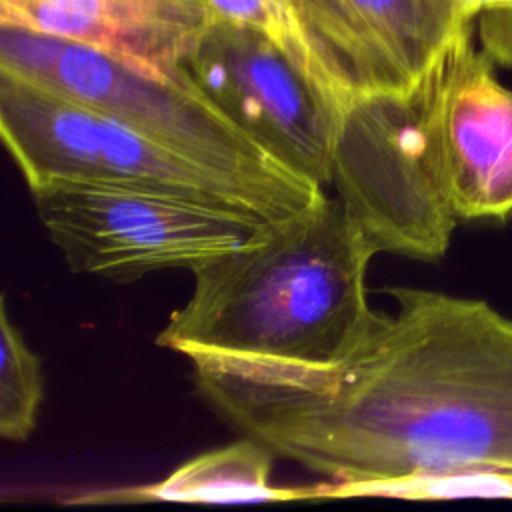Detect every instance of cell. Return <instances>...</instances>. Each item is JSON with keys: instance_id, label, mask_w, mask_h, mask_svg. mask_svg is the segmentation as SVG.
Listing matches in <instances>:
<instances>
[{"instance_id": "277c9868", "label": "cell", "mask_w": 512, "mask_h": 512, "mask_svg": "<svg viewBox=\"0 0 512 512\" xmlns=\"http://www.w3.org/2000/svg\"><path fill=\"white\" fill-rule=\"evenodd\" d=\"M430 74L408 92L360 96L342 110L330 184L376 254L436 260L456 228L442 182Z\"/></svg>"}, {"instance_id": "5b68a950", "label": "cell", "mask_w": 512, "mask_h": 512, "mask_svg": "<svg viewBox=\"0 0 512 512\" xmlns=\"http://www.w3.org/2000/svg\"><path fill=\"white\" fill-rule=\"evenodd\" d=\"M0 134L30 190L52 182L126 188L278 222L226 178L92 106L6 70H0Z\"/></svg>"}, {"instance_id": "7a4b0ae2", "label": "cell", "mask_w": 512, "mask_h": 512, "mask_svg": "<svg viewBox=\"0 0 512 512\" xmlns=\"http://www.w3.org/2000/svg\"><path fill=\"white\" fill-rule=\"evenodd\" d=\"M372 256L340 198L324 196L258 242L196 268L192 296L170 314L156 344L190 362H336L382 316L366 298Z\"/></svg>"}, {"instance_id": "5bb4252c", "label": "cell", "mask_w": 512, "mask_h": 512, "mask_svg": "<svg viewBox=\"0 0 512 512\" xmlns=\"http://www.w3.org/2000/svg\"><path fill=\"white\" fill-rule=\"evenodd\" d=\"M508 58H510V64H512V36H510V44H508Z\"/></svg>"}, {"instance_id": "4fadbf2b", "label": "cell", "mask_w": 512, "mask_h": 512, "mask_svg": "<svg viewBox=\"0 0 512 512\" xmlns=\"http://www.w3.org/2000/svg\"><path fill=\"white\" fill-rule=\"evenodd\" d=\"M478 14V34L482 50L494 54L512 32V0H456Z\"/></svg>"}, {"instance_id": "ba28073f", "label": "cell", "mask_w": 512, "mask_h": 512, "mask_svg": "<svg viewBox=\"0 0 512 512\" xmlns=\"http://www.w3.org/2000/svg\"><path fill=\"white\" fill-rule=\"evenodd\" d=\"M324 86L340 100L416 88L478 14L456 0H310Z\"/></svg>"}, {"instance_id": "8fae6325", "label": "cell", "mask_w": 512, "mask_h": 512, "mask_svg": "<svg viewBox=\"0 0 512 512\" xmlns=\"http://www.w3.org/2000/svg\"><path fill=\"white\" fill-rule=\"evenodd\" d=\"M272 450L246 438L194 456L166 478L132 488L94 492L70 502H284L320 498V486L284 488L270 482Z\"/></svg>"}, {"instance_id": "3957f363", "label": "cell", "mask_w": 512, "mask_h": 512, "mask_svg": "<svg viewBox=\"0 0 512 512\" xmlns=\"http://www.w3.org/2000/svg\"><path fill=\"white\" fill-rule=\"evenodd\" d=\"M0 70L92 106L162 148L214 172L258 200L274 220L292 218L326 194L230 122L186 78L160 80L98 50L0 26Z\"/></svg>"}, {"instance_id": "9c48e42d", "label": "cell", "mask_w": 512, "mask_h": 512, "mask_svg": "<svg viewBox=\"0 0 512 512\" xmlns=\"http://www.w3.org/2000/svg\"><path fill=\"white\" fill-rule=\"evenodd\" d=\"M462 36L432 70V102L446 196L462 220L512 216V88L494 60Z\"/></svg>"}, {"instance_id": "30bf717a", "label": "cell", "mask_w": 512, "mask_h": 512, "mask_svg": "<svg viewBox=\"0 0 512 512\" xmlns=\"http://www.w3.org/2000/svg\"><path fill=\"white\" fill-rule=\"evenodd\" d=\"M214 14L206 0H0V26L82 44L170 82L182 80Z\"/></svg>"}, {"instance_id": "8992f818", "label": "cell", "mask_w": 512, "mask_h": 512, "mask_svg": "<svg viewBox=\"0 0 512 512\" xmlns=\"http://www.w3.org/2000/svg\"><path fill=\"white\" fill-rule=\"evenodd\" d=\"M30 192L70 270L118 284L172 268L194 272L278 224L244 210L126 188L52 182Z\"/></svg>"}, {"instance_id": "6da1fadb", "label": "cell", "mask_w": 512, "mask_h": 512, "mask_svg": "<svg viewBox=\"0 0 512 512\" xmlns=\"http://www.w3.org/2000/svg\"><path fill=\"white\" fill-rule=\"evenodd\" d=\"M396 310L344 358L192 360L198 390L322 498H442L512 478V318L484 300L390 286Z\"/></svg>"}, {"instance_id": "7c38bea8", "label": "cell", "mask_w": 512, "mask_h": 512, "mask_svg": "<svg viewBox=\"0 0 512 512\" xmlns=\"http://www.w3.org/2000/svg\"><path fill=\"white\" fill-rule=\"evenodd\" d=\"M44 398L40 358L26 346L20 330L8 316L6 300L0 306V436L24 442L36 428Z\"/></svg>"}, {"instance_id": "52a82bcc", "label": "cell", "mask_w": 512, "mask_h": 512, "mask_svg": "<svg viewBox=\"0 0 512 512\" xmlns=\"http://www.w3.org/2000/svg\"><path fill=\"white\" fill-rule=\"evenodd\" d=\"M182 76L284 166L330 184L344 108L268 30L216 12Z\"/></svg>"}]
</instances>
